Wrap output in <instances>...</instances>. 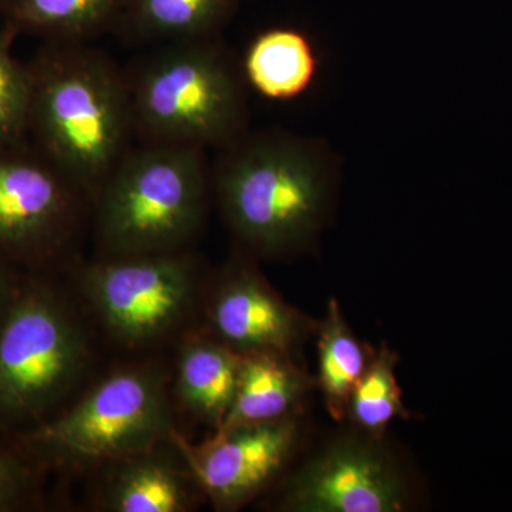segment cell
<instances>
[{
    "instance_id": "cell-1",
    "label": "cell",
    "mask_w": 512,
    "mask_h": 512,
    "mask_svg": "<svg viewBox=\"0 0 512 512\" xmlns=\"http://www.w3.org/2000/svg\"><path fill=\"white\" fill-rule=\"evenodd\" d=\"M212 197L254 258H286L318 241L338 197L342 160L328 141L269 128L218 151Z\"/></svg>"
},
{
    "instance_id": "cell-2",
    "label": "cell",
    "mask_w": 512,
    "mask_h": 512,
    "mask_svg": "<svg viewBox=\"0 0 512 512\" xmlns=\"http://www.w3.org/2000/svg\"><path fill=\"white\" fill-rule=\"evenodd\" d=\"M26 67L28 138L93 201L134 138L127 74L89 43H46Z\"/></svg>"
},
{
    "instance_id": "cell-3",
    "label": "cell",
    "mask_w": 512,
    "mask_h": 512,
    "mask_svg": "<svg viewBox=\"0 0 512 512\" xmlns=\"http://www.w3.org/2000/svg\"><path fill=\"white\" fill-rule=\"evenodd\" d=\"M126 74L140 143L220 151L251 130L241 62L221 36L161 45Z\"/></svg>"
},
{
    "instance_id": "cell-4",
    "label": "cell",
    "mask_w": 512,
    "mask_h": 512,
    "mask_svg": "<svg viewBox=\"0 0 512 512\" xmlns=\"http://www.w3.org/2000/svg\"><path fill=\"white\" fill-rule=\"evenodd\" d=\"M211 198L207 150L131 147L93 198L101 258L187 251Z\"/></svg>"
},
{
    "instance_id": "cell-5",
    "label": "cell",
    "mask_w": 512,
    "mask_h": 512,
    "mask_svg": "<svg viewBox=\"0 0 512 512\" xmlns=\"http://www.w3.org/2000/svg\"><path fill=\"white\" fill-rule=\"evenodd\" d=\"M89 359L86 333L45 271L25 272L0 322V431L53 416Z\"/></svg>"
},
{
    "instance_id": "cell-6",
    "label": "cell",
    "mask_w": 512,
    "mask_h": 512,
    "mask_svg": "<svg viewBox=\"0 0 512 512\" xmlns=\"http://www.w3.org/2000/svg\"><path fill=\"white\" fill-rule=\"evenodd\" d=\"M177 433L167 377L156 366L104 377L62 413L13 434L40 467L110 463L171 443Z\"/></svg>"
},
{
    "instance_id": "cell-7",
    "label": "cell",
    "mask_w": 512,
    "mask_h": 512,
    "mask_svg": "<svg viewBox=\"0 0 512 512\" xmlns=\"http://www.w3.org/2000/svg\"><path fill=\"white\" fill-rule=\"evenodd\" d=\"M87 302L126 348H150L181 332L200 302L202 268L187 251L101 258L82 274Z\"/></svg>"
},
{
    "instance_id": "cell-8",
    "label": "cell",
    "mask_w": 512,
    "mask_h": 512,
    "mask_svg": "<svg viewBox=\"0 0 512 512\" xmlns=\"http://www.w3.org/2000/svg\"><path fill=\"white\" fill-rule=\"evenodd\" d=\"M82 188L29 141L0 148V255L46 271L73 237Z\"/></svg>"
},
{
    "instance_id": "cell-9",
    "label": "cell",
    "mask_w": 512,
    "mask_h": 512,
    "mask_svg": "<svg viewBox=\"0 0 512 512\" xmlns=\"http://www.w3.org/2000/svg\"><path fill=\"white\" fill-rule=\"evenodd\" d=\"M382 441L359 431L333 441L288 478L279 495V510L406 511V480Z\"/></svg>"
},
{
    "instance_id": "cell-10",
    "label": "cell",
    "mask_w": 512,
    "mask_h": 512,
    "mask_svg": "<svg viewBox=\"0 0 512 512\" xmlns=\"http://www.w3.org/2000/svg\"><path fill=\"white\" fill-rule=\"evenodd\" d=\"M296 414L268 423L217 430L192 444L180 433L173 441L215 510L235 511L264 493L284 473L301 441Z\"/></svg>"
},
{
    "instance_id": "cell-11",
    "label": "cell",
    "mask_w": 512,
    "mask_h": 512,
    "mask_svg": "<svg viewBox=\"0 0 512 512\" xmlns=\"http://www.w3.org/2000/svg\"><path fill=\"white\" fill-rule=\"evenodd\" d=\"M254 259L238 248L215 276L205 296V332L239 355L291 356L319 323L285 302Z\"/></svg>"
},
{
    "instance_id": "cell-12",
    "label": "cell",
    "mask_w": 512,
    "mask_h": 512,
    "mask_svg": "<svg viewBox=\"0 0 512 512\" xmlns=\"http://www.w3.org/2000/svg\"><path fill=\"white\" fill-rule=\"evenodd\" d=\"M161 447L107 463L99 495L101 510L185 512L197 507L204 493L194 474L181 454L177 461L161 453Z\"/></svg>"
},
{
    "instance_id": "cell-13",
    "label": "cell",
    "mask_w": 512,
    "mask_h": 512,
    "mask_svg": "<svg viewBox=\"0 0 512 512\" xmlns=\"http://www.w3.org/2000/svg\"><path fill=\"white\" fill-rule=\"evenodd\" d=\"M242 355L207 332L184 340L175 362L174 393L194 419L221 429L237 393Z\"/></svg>"
},
{
    "instance_id": "cell-14",
    "label": "cell",
    "mask_w": 512,
    "mask_h": 512,
    "mask_svg": "<svg viewBox=\"0 0 512 512\" xmlns=\"http://www.w3.org/2000/svg\"><path fill=\"white\" fill-rule=\"evenodd\" d=\"M249 89L266 100L295 101L318 82L322 57L308 33L292 26L262 30L241 60Z\"/></svg>"
},
{
    "instance_id": "cell-15",
    "label": "cell",
    "mask_w": 512,
    "mask_h": 512,
    "mask_svg": "<svg viewBox=\"0 0 512 512\" xmlns=\"http://www.w3.org/2000/svg\"><path fill=\"white\" fill-rule=\"evenodd\" d=\"M315 386L316 380L299 369L291 356L242 355L234 403L218 430L293 416Z\"/></svg>"
},
{
    "instance_id": "cell-16",
    "label": "cell",
    "mask_w": 512,
    "mask_h": 512,
    "mask_svg": "<svg viewBox=\"0 0 512 512\" xmlns=\"http://www.w3.org/2000/svg\"><path fill=\"white\" fill-rule=\"evenodd\" d=\"M241 0H126L117 30L156 45L220 37Z\"/></svg>"
},
{
    "instance_id": "cell-17",
    "label": "cell",
    "mask_w": 512,
    "mask_h": 512,
    "mask_svg": "<svg viewBox=\"0 0 512 512\" xmlns=\"http://www.w3.org/2000/svg\"><path fill=\"white\" fill-rule=\"evenodd\" d=\"M126 0H0L12 32L46 43H89L117 29Z\"/></svg>"
},
{
    "instance_id": "cell-18",
    "label": "cell",
    "mask_w": 512,
    "mask_h": 512,
    "mask_svg": "<svg viewBox=\"0 0 512 512\" xmlns=\"http://www.w3.org/2000/svg\"><path fill=\"white\" fill-rule=\"evenodd\" d=\"M319 372L316 386L333 419H346L353 390L365 375L372 346L359 342L349 328L338 301L330 299L318 325Z\"/></svg>"
},
{
    "instance_id": "cell-19",
    "label": "cell",
    "mask_w": 512,
    "mask_h": 512,
    "mask_svg": "<svg viewBox=\"0 0 512 512\" xmlns=\"http://www.w3.org/2000/svg\"><path fill=\"white\" fill-rule=\"evenodd\" d=\"M397 363L399 356L387 346L373 349L365 375L350 397L346 419L356 431L376 440H383L394 419L409 417L397 382Z\"/></svg>"
},
{
    "instance_id": "cell-20",
    "label": "cell",
    "mask_w": 512,
    "mask_h": 512,
    "mask_svg": "<svg viewBox=\"0 0 512 512\" xmlns=\"http://www.w3.org/2000/svg\"><path fill=\"white\" fill-rule=\"evenodd\" d=\"M10 33L0 35V148L29 141V72L10 53Z\"/></svg>"
},
{
    "instance_id": "cell-21",
    "label": "cell",
    "mask_w": 512,
    "mask_h": 512,
    "mask_svg": "<svg viewBox=\"0 0 512 512\" xmlns=\"http://www.w3.org/2000/svg\"><path fill=\"white\" fill-rule=\"evenodd\" d=\"M42 467L13 434L0 431V512L25 510L35 504Z\"/></svg>"
},
{
    "instance_id": "cell-22",
    "label": "cell",
    "mask_w": 512,
    "mask_h": 512,
    "mask_svg": "<svg viewBox=\"0 0 512 512\" xmlns=\"http://www.w3.org/2000/svg\"><path fill=\"white\" fill-rule=\"evenodd\" d=\"M18 269V266L10 264L8 259L0 255V322L5 318L22 281L23 274H19Z\"/></svg>"
}]
</instances>
